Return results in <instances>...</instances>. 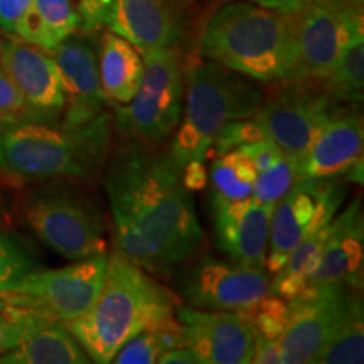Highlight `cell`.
Wrapping results in <instances>:
<instances>
[{"mask_svg": "<svg viewBox=\"0 0 364 364\" xmlns=\"http://www.w3.org/2000/svg\"><path fill=\"white\" fill-rule=\"evenodd\" d=\"M177 277V287L189 307L203 311H245L265 299L270 279L265 268L225 262L213 255L189 258Z\"/></svg>", "mask_w": 364, "mask_h": 364, "instance_id": "cell-11", "label": "cell"}, {"mask_svg": "<svg viewBox=\"0 0 364 364\" xmlns=\"http://www.w3.org/2000/svg\"><path fill=\"white\" fill-rule=\"evenodd\" d=\"M107 112L85 124L22 120L0 124V171L21 182L97 181L112 149Z\"/></svg>", "mask_w": 364, "mask_h": 364, "instance_id": "cell-2", "label": "cell"}, {"mask_svg": "<svg viewBox=\"0 0 364 364\" xmlns=\"http://www.w3.org/2000/svg\"><path fill=\"white\" fill-rule=\"evenodd\" d=\"M252 363L257 364H282V349L280 341L277 339H265L262 336L255 334V351Z\"/></svg>", "mask_w": 364, "mask_h": 364, "instance_id": "cell-37", "label": "cell"}, {"mask_svg": "<svg viewBox=\"0 0 364 364\" xmlns=\"http://www.w3.org/2000/svg\"><path fill=\"white\" fill-rule=\"evenodd\" d=\"M56 63L66 93L63 120L70 124H85L102 115L107 98L102 90L98 68V53L85 36H70L49 53Z\"/></svg>", "mask_w": 364, "mask_h": 364, "instance_id": "cell-17", "label": "cell"}, {"mask_svg": "<svg viewBox=\"0 0 364 364\" xmlns=\"http://www.w3.org/2000/svg\"><path fill=\"white\" fill-rule=\"evenodd\" d=\"M43 321H48V318L39 317L38 314L26 311V309L6 304L0 309V356L16 348L27 332Z\"/></svg>", "mask_w": 364, "mask_h": 364, "instance_id": "cell-32", "label": "cell"}, {"mask_svg": "<svg viewBox=\"0 0 364 364\" xmlns=\"http://www.w3.org/2000/svg\"><path fill=\"white\" fill-rule=\"evenodd\" d=\"M364 361V312L361 295L354 300L332 338L314 358L317 364H361Z\"/></svg>", "mask_w": 364, "mask_h": 364, "instance_id": "cell-27", "label": "cell"}, {"mask_svg": "<svg viewBox=\"0 0 364 364\" xmlns=\"http://www.w3.org/2000/svg\"><path fill=\"white\" fill-rule=\"evenodd\" d=\"M321 86L339 103L358 105L364 98V19L358 16L349 29L338 61Z\"/></svg>", "mask_w": 364, "mask_h": 364, "instance_id": "cell-24", "label": "cell"}, {"mask_svg": "<svg viewBox=\"0 0 364 364\" xmlns=\"http://www.w3.org/2000/svg\"><path fill=\"white\" fill-rule=\"evenodd\" d=\"M329 225L321 228L316 233L309 235L307 238L295 245V248L287 257L284 267L270 279L268 294L290 300L307 289L309 280H311L318 258H321Z\"/></svg>", "mask_w": 364, "mask_h": 364, "instance_id": "cell-26", "label": "cell"}, {"mask_svg": "<svg viewBox=\"0 0 364 364\" xmlns=\"http://www.w3.org/2000/svg\"><path fill=\"white\" fill-rule=\"evenodd\" d=\"M262 85L208 59L186 68L184 110L167 150L177 169L191 161H206L223 127L253 117L265 97Z\"/></svg>", "mask_w": 364, "mask_h": 364, "instance_id": "cell-5", "label": "cell"}, {"mask_svg": "<svg viewBox=\"0 0 364 364\" xmlns=\"http://www.w3.org/2000/svg\"><path fill=\"white\" fill-rule=\"evenodd\" d=\"M22 118H33V115H31L24 98L21 97L19 91L0 68V124L22 120Z\"/></svg>", "mask_w": 364, "mask_h": 364, "instance_id": "cell-34", "label": "cell"}, {"mask_svg": "<svg viewBox=\"0 0 364 364\" xmlns=\"http://www.w3.org/2000/svg\"><path fill=\"white\" fill-rule=\"evenodd\" d=\"M102 179L118 252L161 279L194 257L203 228L167 150L124 140L108 154Z\"/></svg>", "mask_w": 364, "mask_h": 364, "instance_id": "cell-1", "label": "cell"}, {"mask_svg": "<svg viewBox=\"0 0 364 364\" xmlns=\"http://www.w3.org/2000/svg\"><path fill=\"white\" fill-rule=\"evenodd\" d=\"M144 75L135 97L117 105L113 129L124 140L159 147L181 124L186 66L177 46L144 51Z\"/></svg>", "mask_w": 364, "mask_h": 364, "instance_id": "cell-6", "label": "cell"}, {"mask_svg": "<svg viewBox=\"0 0 364 364\" xmlns=\"http://www.w3.org/2000/svg\"><path fill=\"white\" fill-rule=\"evenodd\" d=\"M331 2L346 11H363L364 9V0H331Z\"/></svg>", "mask_w": 364, "mask_h": 364, "instance_id": "cell-41", "label": "cell"}, {"mask_svg": "<svg viewBox=\"0 0 364 364\" xmlns=\"http://www.w3.org/2000/svg\"><path fill=\"white\" fill-rule=\"evenodd\" d=\"M297 14L247 0H230L213 14L199 38V54L260 83L295 80Z\"/></svg>", "mask_w": 364, "mask_h": 364, "instance_id": "cell-4", "label": "cell"}, {"mask_svg": "<svg viewBox=\"0 0 364 364\" xmlns=\"http://www.w3.org/2000/svg\"><path fill=\"white\" fill-rule=\"evenodd\" d=\"M181 177L189 191H201L208 186V169L204 161H191L182 167Z\"/></svg>", "mask_w": 364, "mask_h": 364, "instance_id": "cell-38", "label": "cell"}, {"mask_svg": "<svg viewBox=\"0 0 364 364\" xmlns=\"http://www.w3.org/2000/svg\"><path fill=\"white\" fill-rule=\"evenodd\" d=\"M273 206L252 198L211 206L218 248L238 265L265 268Z\"/></svg>", "mask_w": 364, "mask_h": 364, "instance_id": "cell-19", "label": "cell"}, {"mask_svg": "<svg viewBox=\"0 0 364 364\" xmlns=\"http://www.w3.org/2000/svg\"><path fill=\"white\" fill-rule=\"evenodd\" d=\"M182 348H189L201 364H248L253 359L255 331L248 309L203 311L177 306Z\"/></svg>", "mask_w": 364, "mask_h": 364, "instance_id": "cell-13", "label": "cell"}, {"mask_svg": "<svg viewBox=\"0 0 364 364\" xmlns=\"http://www.w3.org/2000/svg\"><path fill=\"white\" fill-rule=\"evenodd\" d=\"M338 103L321 83L289 80L280 81L279 88L265 93L253 117L260 124L263 136L297 164Z\"/></svg>", "mask_w": 364, "mask_h": 364, "instance_id": "cell-10", "label": "cell"}, {"mask_svg": "<svg viewBox=\"0 0 364 364\" xmlns=\"http://www.w3.org/2000/svg\"><path fill=\"white\" fill-rule=\"evenodd\" d=\"M262 127L257 122V118H241V120H233L226 124L223 129L218 132L215 142H213L211 149L215 150L216 156L228 152V150L238 149L241 145H247L257 140H263Z\"/></svg>", "mask_w": 364, "mask_h": 364, "instance_id": "cell-33", "label": "cell"}, {"mask_svg": "<svg viewBox=\"0 0 364 364\" xmlns=\"http://www.w3.org/2000/svg\"><path fill=\"white\" fill-rule=\"evenodd\" d=\"M4 306H6V302H4V299H2V297H0V309H2Z\"/></svg>", "mask_w": 364, "mask_h": 364, "instance_id": "cell-42", "label": "cell"}, {"mask_svg": "<svg viewBox=\"0 0 364 364\" xmlns=\"http://www.w3.org/2000/svg\"><path fill=\"white\" fill-rule=\"evenodd\" d=\"M0 68L24 98L33 118L59 120L66 93L51 54L4 34L0 38Z\"/></svg>", "mask_w": 364, "mask_h": 364, "instance_id": "cell-15", "label": "cell"}, {"mask_svg": "<svg viewBox=\"0 0 364 364\" xmlns=\"http://www.w3.org/2000/svg\"><path fill=\"white\" fill-rule=\"evenodd\" d=\"M91 359L63 322L43 321L33 327L0 364H86Z\"/></svg>", "mask_w": 364, "mask_h": 364, "instance_id": "cell-21", "label": "cell"}, {"mask_svg": "<svg viewBox=\"0 0 364 364\" xmlns=\"http://www.w3.org/2000/svg\"><path fill=\"white\" fill-rule=\"evenodd\" d=\"M38 265V257L26 240L9 230H0V294H6L26 273Z\"/></svg>", "mask_w": 364, "mask_h": 364, "instance_id": "cell-29", "label": "cell"}, {"mask_svg": "<svg viewBox=\"0 0 364 364\" xmlns=\"http://www.w3.org/2000/svg\"><path fill=\"white\" fill-rule=\"evenodd\" d=\"M171 348H182V327L181 322H167L159 329L140 332L132 338L124 348L115 354L112 363L117 364H152L157 363L164 351Z\"/></svg>", "mask_w": 364, "mask_h": 364, "instance_id": "cell-28", "label": "cell"}, {"mask_svg": "<svg viewBox=\"0 0 364 364\" xmlns=\"http://www.w3.org/2000/svg\"><path fill=\"white\" fill-rule=\"evenodd\" d=\"M364 216L356 198L331 221L321 258L307 287L344 285L363 290Z\"/></svg>", "mask_w": 364, "mask_h": 364, "instance_id": "cell-20", "label": "cell"}, {"mask_svg": "<svg viewBox=\"0 0 364 364\" xmlns=\"http://www.w3.org/2000/svg\"><path fill=\"white\" fill-rule=\"evenodd\" d=\"M22 218L41 243L68 260L107 253V221L91 196L71 184H49L31 193Z\"/></svg>", "mask_w": 364, "mask_h": 364, "instance_id": "cell-7", "label": "cell"}, {"mask_svg": "<svg viewBox=\"0 0 364 364\" xmlns=\"http://www.w3.org/2000/svg\"><path fill=\"white\" fill-rule=\"evenodd\" d=\"M257 169L241 149L228 150L216 156L211 171L208 172V184L211 186L209 204L235 203L250 199L253 194Z\"/></svg>", "mask_w": 364, "mask_h": 364, "instance_id": "cell-25", "label": "cell"}, {"mask_svg": "<svg viewBox=\"0 0 364 364\" xmlns=\"http://www.w3.org/2000/svg\"><path fill=\"white\" fill-rule=\"evenodd\" d=\"M33 0H0V33L14 36L17 22Z\"/></svg>", "mask_w": 364, "mask_h": 364, "instance_id": "cell-36", "label": "cell"}, {"mask_svg": "<svg viewBox=\"0 0 364 364\" xmlns=\"http://www.w3.org/2000/svg\"><path fill=\"white\" fill-rule=\"evenodd\" d=\"M247 2L257 4V6L270 9V11L284 14H297L307 7L312 0H247Z\"/></svg>", "mask_w": 364, "mask_h": 364, "instance_id": "cell-39", "label": "cell"}, {"mask_svg": "<svg viewBox=\"0 0 364 364\" xmlns=\"http://www.w3.org/2000/svg\"><path fill=\"white\" fill-rule=\"evenodd\" d=\"M98 68L108 103L127 105L135 97L144 75V56L134 44L112 31L100 41Z\"/></svg>", "mask_w": 364, "mask_h": 364, "instance_id": "cell-22", "label": "cell"}, {"mask_svg": "<svg viewBox=\"0 0 364 364\" xmlns=\"http://www.w3.org/2000/svg\"><path fill=\"white\" fill-rule=\"evenodd\" d=\"M0 213H2V194H0Z\"/></svg>", "mask_w": 364, "mask_h": 364, "instance_id": "cell-43", "label": "cell"}, {"mask_svg": "<svg viewBox=\"0 0 364 364\" xmlns=\"http://www.w3.org/2000/svg\"><path fill=\"white\" fill-rule=\"evenodd\" d=\"M179 300L156 277L118 250L108 257L97 300L83 316L63 322L91 363H112L132 338L176 318Z\"/></svg>", "mask_w": 364, "mask_h": 364, "instance_id": "cell-3", "label": "cell"}, {"mask_svg": "<svg viewBox=\"0 0 364 364\" xmlns=\"http://www.w3.org/2000/svg\"><path fill=\"white\" fill-rule=\"evenodd\" d=\"M184 21V0H113L107 27L144 53L177 46Z\"/></svg>", "mask_w": 364, "mask_h": 364, "instance_id": "cell-18", "label": "cell"}, {"mask_svg": "<svg viewBox=\"0 0 364 364\" xmlns=\"http://www.w3.org/2000/svg\"><path fill=\"white\" fill-rule=\"evenodd\" d=\"M248 312L252 316L255 334L280 341L290 316L289 300L268 294L257 306L248 309Z\"/></svg>", "mask_w": 364, "mask_h": 364, "instance_id": "cell-31", "label": "cell"}, {"mask_svg": "<svg viewBox=\"0 0 364 364\" xmlns=\"http://www.w3.org/2000/svg\"><path fill=\"white\" fill-rule=\"evenodd\" d=\"M358 16L363 11H346L331 0H312L299 12L295 80L321 83L329 76Z\"/></svg>", "mask_w": 364, "mask_h": 364, "instance_id": "cell-16", "label": "cell"}, {"mask_svg": "<svg viewBox=\"0 0 364 364\" xmlns=\"http://www.w3.org/2000/svg\"><path fill=\"white\" fill-rule=\"evenodd\" d=\"M359 295L361 290L344 285H322L307 287L290 299L289 322L280 338L282 363H314Z\"/></svg>", "mask_w": 364, "mask_h": 364, "instance_id": "cell-12", "label": "cell"}, {"mask_svg": "<svg viewBox=\"0 0 364 364\" xmlns=\"http://www.w3.org/2000/svg\"><path fill=\"white\" fill-rule=\"evenodd\" d=\"M161 364H201L196 354L189 348H171L164 351L159 358Z\"/></svg>", "mask_w": 364, "mask_h": 364, "instance_id": "cell-40", "label": "cell"}, {"mask_svg": "<svg viewBox=\"0 0 364 364\" xmlns=\"http://www.w3.org/2000/svg\"><path fill=\"white\" fill-rule=\"evenodd\" d=\"M81 19V31L91 33L107 26L113 0H70Z\"/></svg>", "mask_w": 364, "mask_h": 364, "instance_id": "cell-35", "label": "cell"}, {"mask_svg": "<svg viewBox=\"0 0 364 364\" xmlns=\"http://www.w3.org/2000/svg\"><path fill=\"white\" fill-rule=\"evenodd\" d=\"M107 263L108 257L103 253L61 268L36 267L0 297L9 306L26 309L48 321H73L97 300Z\"/></svg>", "mask_w": 364, "mask_h": 364, "instance_id": "cell-8", "label": "cell"}, {"mask_svg": "<svg viewBox=\"0 0 364 364\" xmlns=\"http://www.w3.org/2000/svg\"><path fill=\"white\" fill-rule=\"evenodd\" d=\"M297 181V164L282 156L267 169L257 172L252 199L262 204H275Z\"/></svg>", "mask_w": 364, "mask_h": 364, "instance_id": "cell-30", "label": "cell"}, {"mask_svg": "<svg viewBox=\"0 0 364 364\" xmlns=\"http://www.w3.org/2000/svg\"><path fill=\"white\" fill-rule=\"evenodd\" d=\"M363 113L338 103L297 162L300 179H351L363 182Z\"/></svg>", "mask_w": 364, "mask_h": 364, "instance_id": "cell-14", "label": "cell"}, {"mask_svg": "<svg viewBox=\"0 0 364 364\" xmlns=\"http://www.w3.org/2000/svg\"><path fill=\"white\" fill-rule=\"evenodd\" d=\"M80 29L81 19L70 0H33L17 22L14 38L53 53Z\"/></svg>", "mask_w": 364, "mask_h": 364, "instance_id": "cell-23", "label": "cell"}, {"mask_svg": "<svg viewBox=\"0 0 364 364\" xmlns=\"http://www.w3.org/2000/svg\"><path fill=\"white\" fill-rule=\"evenodd\" d=\"M348 186L341 179H300L275 203L265 270L273 277L295 245L329 225L343 208Z\"/></svg>", "mask_w": 364, "mask_h": 364, "instance_id": "cell-9", "label": "cell"}]
</instances>
